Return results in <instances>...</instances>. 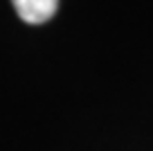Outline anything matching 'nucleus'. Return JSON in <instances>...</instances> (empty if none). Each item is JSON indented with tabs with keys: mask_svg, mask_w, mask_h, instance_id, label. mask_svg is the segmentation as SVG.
Returning a JSON list of instances; mask_svg holds the SVG:
<instances>
[{
	"mask_svg": "<svg viewBox=\"0 0 153 151\" xmlns=\"http://www.w3.org/2000/svg\"><path fill=\"white\" fill-rule=\"evenodd\" d=\"M18 16L29 25H41L56 14L59 0H11Z\"/></svg>",
	"mask_w": 153,
	"mask_h": 151,
	"instance_id": "nucleus-1",
	"label": "nucleus"
}]
</instances>
